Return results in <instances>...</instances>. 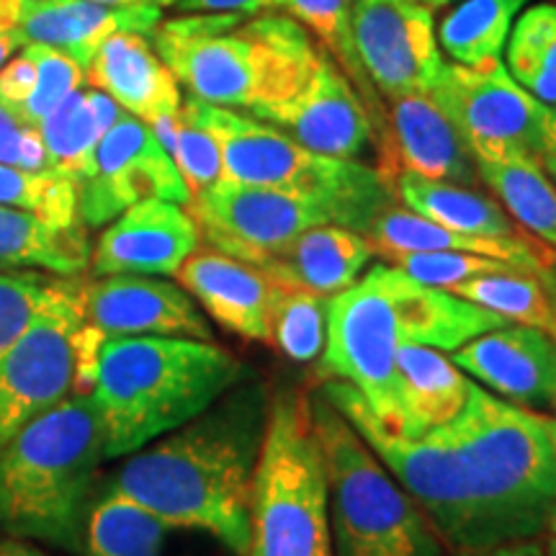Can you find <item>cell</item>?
<instances>
[{
	"mask_svg": "<svg viewBox=\"0 0 556 556\" xmlns=\"http://www.w3.org/2000/svg\"><path fill=\"white\" fill-rule=\"evenodd\" d=\"M319 392L358 430L458 554L531 541L556 507V454L541 415L471 384L467 407L426 435L389 433L364 394L328 379Z\"/></svg>",
	"mask_w": 556,
	"mask_h": 556,
	"instance_id": "1",
	"label": "cell"
},
{
	"mask_svg": "<svg viewBox=\"0 0 556 556\" xmlns=\"http://www.w3.org/2000/svg\"><path fill=\"white\" fill-rule=\"evenodd\" d=\"M270 397L263 387H235L165 441L135 451L111 482L165 528H193L245 556L250 503Z\"/></svg>",
	"mask_w": 556,
	"mask_h": 556,
	"instance_id": "2",
	"label": "cell"
},
{
	"mask_svg": "<svg viewBox=\"0 0 556 556\" xmlns=\"http://www.w3.org/2000/svg\"><path fill=\"white\" fill-rule=\"evenodd\" d=\"M248 379L227 348L197 338H106L88 397L106 458L129 456L204 413Z\"/></svg>",
	"mask_w": 556,
	"mask_h": 556,
	"instance_id": "3",
	"label": "cell"
},
{
	"mask_svg": "<svg viewBox=\"0 0 556 556\" xmlns=\"http://www.w3.org/2000/svg\"><path fill=\"white\" fill-rule=\"evenodd\" d=\"M152 47L191 99L250 114L302 90L323 54L281 11L186 13L160 21Z\"/></svg>",
	"mask_w": 556,
	"mask_h": 556,
	"instance_id": "4",
	"label": "cell"
},
{
	"mask_svg": "<svg viewBox=\"0 0 556 556\" xmlns=\"http://www.w3.org/2000/svg\"><path fill=\"white\" fill-rule=\"evenodd\" d=\"M103 458L93 402L70 392L0 448V528L16 539L83 552L90 486Z\"/></svg>",
	"mask_w": 556,
	"mask_h": 556,
	"instance_id": "5",
	"label": "cell"
},
{
	"mask_svg": "<svg viewBox=\"0 0 556 556\" xmlns=\"http://www.w3.org/2000/svg\"><path fill=\"white\" fill-rule=\"evenodd\" d=\"M338 556H443V539L345 415L312 394Z\"/></svg>",
	"mask_w": 556,
	"mask_h": 556,
	"instance_id": "6",
	"label": "cell"
},
{
	"mask_svg": "<svg viewBox=\"0 0 556 556\" xmlns=\"http://www.w3.org/2000/svg\"><path fill=\"white\" fill-rule=\"evenodd\" d=\"M180 109L214 137L225 180L319 199L338 214L340 225L358 232H366L397 197L379 170L356 160L319 155L255 116L199 99H189Z\"/></svg>",
	"mask_w": 556,
	"mask_h": 556,
	"instance_id": "7",
	"label": "cell"
},
{
	"mask_svg": "<svg viewBox=\"0 0 556 556\" xmlns=\"http://www.w3.org/2000/svg\"><path fill=\"white\" fill-rule=\"evenodd\" d=\"M245 556H332L328 479L307 394L270 397Z\"/></svg>",
	"mask_w": 556,
	"mask_h": 556,
	"instance_id": "8",
	"label": "cell"
},
{
	"mask_svg": "<svg viewBox=\"0 0 556 556\" xmlns=\"http://www.w3.org/2000/svg\"><path fill=\"white\" fill-rule=\"evenodd\" d=\"M400 343L392 266L368 268L356 283L330 296L328 340L319 356V374L356 387L389 433H400Z\"/></svg>",
	"mask_w": 556,
	"mask_h": 556,
	"instance_id": "9",
	"label": "cell"
},
{
	"mask_svg": "<svg viewBox=\"0 0 556 556\" xmlns=\"http://www.w3.org/2000/svg\"><path fill=\"white\" fill-rule=\"evenodd\" d=\"M80 281L60 276L31 323L0 353V448L75 389Z\"/></svg>",
	"mask_w": 556,
	"mask_h": 556,
	"instance_id": "10",
	"label": "cell"
},
{
	"mask_svg": "<svg viewBox=\"0 0 556 556\" xmlns=\"http://www.w3.org/2000/svg\"><path fill=\"white\" fill-rule=\"evenodd\" d=\"M430 96L477 160L539 157L552 106L518 86L503 60L484 65L443 62Z\"/></svg>",
	"mask_w": 556,
	"mask_h": 556,
	"instance_id": "11",
	"label": "cell"
},
{
	"mask_svg": "<svg viewBox=\"0 0 556 556\" xmlns=\"http://www.w3.org/2000/svg\"><path fill=\"white\" fill-rule=\"evenodd\" d=\"M189 206L208 245L253 266L274 261L312 227L340 225L325 201L225 178L191 197Z\"/></svg>",
	"mask_w": 556,
	"mask_h": 556,
	"instance_id": "12",
	"label": "cell"
},
{
	"mask_svg": "<svg viewBox=\"0 0 556 556\" xmlns=\"http://www.w3.org/2000/svg\"><path fill=\"white\" fill-rule=\"evenodd\" d=\"M148 199L191 204V191L150 124L124 111L96 148L90 173L80 180V219L109 225L124 208Z\"/></svg>",
	"mask_w": 556,
	"mask_h": 556,
	"instance_id": "13",
	"label": "cell"
},
{
	"mask_svg": "<svg viewBox=\"0 0 556 556\" xmlns=\"http://www.w3.org/2000/svg\"><path fill=\"white\" fill-rule=\"evenodd\" d=\"M356 52L387 99L430 93L443 70L433 9L420 0H353Z\"/></svg>",
	"mask_w": 556,
	"mask_h": 556,
	"instance_id": "14",
	"label": "cell"
},
{
	"mask_svg": "<svg viewBox=\"0 0 556 556\" xmlns=\"http://www.w3.org/2000/svg\"><path fill=\"white\" fill-rule=\"evenodd\" d=\"M250 116L274 124L319 155L356 160L374 142L371 111L351 86V78L325 50L302 90Z\"/></svg>",
	"mask_w": 556,
	"mask_h": 556,
	"instance_id": "15",
	"label": "cell"
},
{
	"mask_svg": "<svg viewBox=\"0 0 556 556\" xmlns=\"http://www.w3.org/2000/svg\"><path fill=\"white\" fill-rule=\"evenodd\" d=\"M83 323L103 338L212 340L206 317L184 287L157 276H99L80 287Z\"/></svg>",
	"mask_w": 556,
	"mask_h": 556,
	"instance_id": "16",
	"label": "cell"
},
{
	"mask_svg": "<svg viewBox=\"0 0 556 556\" xmlns=\"http://www.w3.org/2000/svg\"><path fill=\"white\" fill-rule=\"evenodd\" d=\"M199 225L176 201L148 199L124 208L90 255L93 276H176L199 250Z\"/></svg>",
	"mask_w": 556,
	"mask_h": 556,
	"instance_id": "17",
	"label": "cell"
},
{
	"mask_svg": "<svg viewBox=\"0 0 556 556\" xmlns=\"http://www.w3.org/2000/svg\"><path fill=\"white\" fill-rule=\"evenodd\" d=\"M389 127L379 142V176L394 189L400 173L475 186L477 157L430 93L389 99Z\"/></svg>",
	"mask_w": 556,
	"mask_h": 556,
	"instance_id": "18",
	"label": "cell"
},
{
	"mask_svg": "<svg viewBox=\"0 0 556 556\" xmlns=\"http://www.w3.org/2000/svg\"><path fill=\"white\" fill-rule=\"evenodd\" d=\"M451 361L520 407H546L556 381V340L531 325L507 323L469 340Z\"/></svg>",
	"mask_w": 556,
	"mask_h": 556,
	"instance_id": "19",
	"label": "cell"
},
{
	"mask_svg": "<svg viewBox=\"0 0 556 556\" xmlns=\"http://www.w3.org/2000/svg\"><path fill=\"white\" fill-rule=\"evenodd\" d=\"M176 276L222 328L255 343H270V317L281 287L261 266L212 248L197 250Z\"/></svg>",
	"mask_w": 556,
	"mask_h": 556,
	"instance_id": "20",
	"label": "cell"
},
{
	"mask_svg": "<svg viewBox=\"0 0 556 556\" xmlns=\"http://www.w3.org/2000/svg\"><path fill=\"white\" fill-rule=\"evenodd\" d=\"M163 21L160 5H109L99 0H26L16 24L24 45H47L86 70L109 37L122 31L152 34Z\"/></svg>",
	"mask_w": 556,
	"mask_h": 556,
	"instance_id": "21",
	"label": "cell"
},
{
	"mask_svg": "<svg viewBox=\"0 0 556 556\" xmlns=\"http://www.w3.org/2000/svg\"><path fill=\"white\" fill-rule=\"evenodd\" d=\"M86 78L150 127L176 116L184 106L176 75L148 41V34L122 31L109 37L88 62Z\"/></svg>",
	"mask_w": 556,
	"mask_h": 556,
	"instance_id": "22",
	"label": "cell"
},
{
	"mask_svg": "<svg viewBox=\"0 0 556 556\" xmlns=\"http://www.w3.org/2000/svg\"><path fill=\"white\" fill-rule=\"evenodd\" d=\"M374 250L384 258L400 253H471L495 258L510 266L531 270L556 268V253L533 240L531 235H513V238H486V235L456 232L441 227L420 214L402 206H387L366 229Z\"/></svg>",
	"mask_w": 556,
	"mask_h": 556,
	"instance_id": "23",
	"label": "cell"
},
{
	"mask_svg": "<svg viewBox=\"0 0 556 556\" xmlns=\"http://www.w3.org/2000/svg\"><path fill=\"white\" fill-rule=\"evenodd\" d=\"M377 250L358 229L343 225H317L302 232L291 245L263 263V270L283 289L336 296L364 276Z\"/></svg>",
	"mask_w": 556,
	"mask_h": 556,
	"instance_id": "24",
	"label": "cell"
},
{
	"mask_svg": "<svg viewBox=\"0 0 556 556\" xmlns=\"http://www.w3.org/2000/svg\"><path fill=\"white\" fill-rule=\"evenodd\" d=\"M392 299L402 343L458 351L469 340L507 325V319L495 312L451 291L426 287L397 266H392Z\"/></svg>",
	"mask_w": 556,
	"mask_h": 556,
	"instance_id": "25",
	"label": "cell"
},
{
	"mask_svg": "<svg viewBox=\"0 0 556 556\" xmlns=\"http://www.w3.org/2000/svg\"><path fill=\"white\" fill-rule=\"evenodd\" d=\"M471 381L454 361L441 351L415 343L397 348V402L400 433L407 438L426 435L446 426L467 407Z\"/></svg>",
	"mask_w": 556,
	"mask_h": 556,
	"instance_id": "26",
	"label": "cell"
},
{
	"mask_svg": "<svg viewBox=\"0 0 556 556\" xmlns=\"http://www.w3.org/2000/svg\"><path fill=\"white\" fill-rule=\"evenodd\" d=\"M124 109L103 90H75L39 124L47 168L80 186L90 173L101 137L114 127Z\"/></svg>",
	"mask_w": 556,
	"mask_h": 556,
	"instance_id": "27",
	"label": "cell"
},
{
	"mask_svg": "<svg viewBox=\"0 0 556 556\" xmlns=\"http://www.w3.org/2000/svg\"><path fill=\"white\" fill-rule=\"evenodd\" d=\"M88 263L83 227L65 229L24 208L0 204V274L50 270L54 276H78Z\"/></svg>",
	"mask_w": 556,
	"mask_h": 556,
	"instance_id": "28",
	"label": "cell"
},
{
	"mask_svg": "<svg viewBox=\"0 0 556 556\" xmlns=\"http://www.w3.org/2000/svg\"><path fill=\"white\" fill-rule=\"evenodd\" d=\"M394 193L409 212L441 227L456 229V232L486 235V238L523 235V229L507 217L500 201L484 197L469 186L426 178L417 173H400L394 178Z\"/></svg>",
	"mask_w": 556,
	"mask_h": 556,
	"instance_id": "29",
	"label": "cell"
},
{
	"mask_svg": "<svg viewBox=\"0 0 556 556\" xmlns=\"http://www.w3.org/2000/svg\"><path fill=\"white\" fill-rule=\"evenodd\" d=\"M477 170L507 217L556 253V186L541 160L533 155L477 160Z\"/></svg>",
	"mask_w": 556,
	"mask_h": 556,
	"instance_id": "30",
	"label": "cell"
},
{
	"mask_svg": "<svg viewBox=\"0 0 556 556\" xmlns=\"http://www.w3.org/2000/svg\"><path fill=\"white\" fill-rule=\"evenodd\" d=\"M451 294L467 299L471 304L495 312L507 323L531 325V328L556 332V299H554V268L531 270L503 266L469 278L451 289Z\"/></svg>",
	"mask_w": 556,
	"mask_h": 556,
	"instance_id": "31",
	"label": "cell"
},
{
	"mask_svg": "<svg viewBox=\"0 0 556 556\" xmlns=\"http://www.w3.org/2000/svg\"><path fill=\"white\" fill-rule=\"evenodd\" d=\"M528 0H462L438 26V41L458 65L503 60L513 24Z\"/></svg>",
	"mask_w": 556,
	"mask_h": 556,
	"instance_id": "32",
	"label": "cell"
},
{
	"mask_svg": "<svg viewBox=\"0 0 556 556\" xmlns=\"http://www.w3.org/2000/svg\"><path fill=\"white\" fill-rule=\"evenodd\" d=\"M505 52V67L518 86L556 109V5L539 3L520 13Z\"/></svg>",
	"mask_w": 556,
	"mask_h": 556,
	"instance_id": "33",
	"label": "cell"
},
{
	"mask_svg": "<svg viewBox=\"0 0 556 556\" xmlns=\"http://www.w3.org/2000/svg\"><path fill=\"white\" fill-rule=\"evenodd\" d=\"M165 528L155 516L109 492L88 516L86 556H160Z\"/></svg>",
	"mask_w": 556,
	"mask_h": 556,
	"instance_id": "34",
	"label": "cell"
},
{
	"mask_svg": "<svg viewBox=\"0 0 556 556\" xmlns=\"http://www.w3.org/2000/svg\"><path fill=\"white\" fill-rule=\"evenodd\" d=\"M351 9L353 0H263V11H281L291 16L304 29L315 34V37L325 45V52L338 62L340 70L356 80L361 93L368 101H374L371 80L366 78L364 67H361L356 39H353V24H351Z\"/></svg>",
	"mask_w": 556,
	"mask_h": 556,
	"instance_id": "35",
	"label": "cell"
},
{
	"mask_svg": "<svg viewBox=\"0 0 556 556\" xmlns=\"http://www.w3.org/2000/svg\"><path fill=\"white\" fill-rule=\"evenodd\" d=\"M0 204L24 208L65 229L83 227L78 184L50 168L31 170L0 163Z\"/></svg>",
	"mask_w": 556,
	"mask_h": 556,
	"instance_id": "36",
	"label": "cell"
},
{
	"mask_svg": "<svg viewBox=\"0 0 556 556\" xmlns=\"http://www.w3.org/2000/svg\"><path fill=\"white\" fill-rule=\"evenodd\" d=\"M330 296L302 289H283L270 317V343L296 364L323 356L328 340Z\"/></svg>",
	"mask_w": 556,
	"mask_h": 556,
	"instance_id": "37",
	"label": "cell"
},
{
	"mask_svg": "<svg viewBox=\"0 0 556 556\" xmlns=\"http://www.w3.org/2000/svg\"><path fill=\"white\" fill-rule=\"evenodd\" d=\"M152 131L163 142V148L170 152L173 163H176L186 186H189L191 197H197L199 191L208 189V186L217 184L222 178V157L217 142L184 109L176 116H170V119L152 124Z\"/></svg>",
	"mask_w": 556,
	"mask_h": 556,
	"instance_id": "38",
	"label": "cell"
},
{
	"mask_svg": "<svg viewBox=\"0 0 556 556\" xmlns=\"http://www.w3.org/2000/svg\"><path fill=\"white\" fill-rule=\"evenodd\" d=\"M26 50H29L34 65H37V86H34V93L29 103H26V109L21 111L18 122L37 129L67 96L80 90L86 70L73 58H67L65 52L54 50V47L26 45Z\"/></svg>",
	"mask_w": 556,
	"mask_h": 556,
	"instance_id": "39",
	"label": "cell"
},
{
	"mask_svg": "<svg viewBox=\"0 0 556 556\" xmlns=\"http://www.w3.org/2000/svg\"><path fill=\"white\" fill-rule=\"evenodd\" d=\"M389 261L415 281L443 291H451L458 283L469 281V278L503 266V261L471 253H400L392 255Z\"/></svg>",
	"mask_w": 556,
	"mask_h": 556,
	"instance_id": "40",
	"label": "cell"
},
{
	"mask_svg": "<svg viewBox=\"0 0 556 556\" xmlns=\"http://www.w3.org/2000/svg\"><path fill=\"white\" fill-rule=\"evenodd\" d=\"M52 281L54 278L39 276L37 270L0 274V353L41 309Z\"/></svg>",
	"mask_w": 556,
	"mask_h": 556,
	"instance_id": "41",
	"label": "cell"
},
{
	"mask_svg": "<svg viewBox=\"0 0 556 556\" xmlns=\"http://www.w3.org/2000/svg\"><path fill=\"white\" fill-rule=\"evenodd\" d=\"M0 163L31 170L47 168V150L39 131L13 119L3 106H0Z\"/></svg>",
	"mask_w": 556,
	"mask_h": 556,
	"instance_id": "42",
	"label": "cell"
},
{
	"mask_svg": "<svg viewBox=\"0 0 556 556\" xmlns=\"http://www.w3.org/2000/svg\"><path fill=\"white\" fill-rule=\"evenodd\" d=\"M184 13H261L263 0H173Z\"/></svg>",
	"mask_w": 556,
	"mask_h": 556,
	"instance_id": "43",
	"label": "cell"
},
{
	"mask_svg": "<svg viewBox=\"0 0 556 556\" xmlns=\"http://www.w3.org/2000/svg\"><path fill=\"white\" fill-rule=\"evenodd\" d=\"M539 160H541V165H544V170L548 173V178H552L556 186V109H552V114H548V119H546Z\"/></svg>",
	"mask_w": 556,
	"mask_h": 556,
	"instance_id": "44",
	"label": "cell"
},
{
	"mask_svg": "<svg viewBox=\"0 0 556 556\" xmlns=\"http://www.w3.org/2000/svg\"><path fill=\"white\" fill-rule=\"evenodd\" d=\"M479 556H546V548L536 544V541H516V544H505L492 548V552H482Z\"/></svg>",
	"mask_w": 556,
	"mask_h": 556,
	"instance_id": "45",
	"label": "cell"
},
{
	"mask_svg": "<svg viewBox=\"0 0 556 556\" xmlns=\"http://www.w3.org/2000/svg\"><path fill=\"white\" fill-rule=\"evenodd\" d=\"M26 0H0V31L16 29Z\"/></svg>",
	"mask_w": 556,
	"mask_h": 556,
	"instance_id": "46",
	"label": "cell"
},
{
	"mask_svg": "<svg viewBox=\"0 0 556 556\" xmlns=\"http://www.w3.org/2000/svg\"><path fill=\"white\" fill-rule=\"evenodd\" d=\"M0 556H45L24 541H0Z\"/></svg>",
	"mask_w": 556,
	"mask_h": 556,
	"instance_id": "47",
	"label": "cell"
},
{
	"mask_svg": "<svg viewBox=\"0 0 556 556\" xmlns=\"http://www.w3.org/2000/svg\"><path fill=\"white\" fill-rule=\"evenodd\" d=\"M21 47L16 31H0V67L11 60V54Z\"/></svg>",
	"mask_w": 556,
	"mask_h": 556,
	"instance_id": "48",
	"label": "cell"
},
{
	"mask_svg": "<svg viewBox=\"0 0 556 556\" xmlns=\"http://www.w3.org/2000/svg\"><path fill=\"white\" fill-rule=\"evenodd\" d=\"M99 3H109V5H139V3H148V5H170L173 0H99Z\"/></svg>",
	"mask_w": 556,
	"mask_h": 556,
	"instance_id": "49",
	"label": "cell"
},
{
	"mask_svg": "<svg viewBox=\"0 0 556 556\" xmlns=\"http://www.w3.org/2000/svg\"><path fill=\"white\" fill-rule=\"evenodd\" d=\"M541 422H544V430H546L548 441H552L554 454H556V420H554V417H541Z\"/></svg>",
	"mask_w": 556,
	"mask_h": 556,
	"instance_id": "50",
	"label": "cell"
},
{
	"mask_svg": "<svg viewBox=\"0 0 556 556\" xmlns=\"http://www.w3.org/2000/svg\"><path fill=\"white\" fill-rule=\"evenodd\" d=\"M548 531H552V536L556 539V507H554V513H552V518H548Z\"/></svg>",
	"mask_w": 556,
	"mask_h": 556,
	"instance_id": "51",
	"label": "cell"
},
{
	"mask_svg": "<svg viewBox=\"0 0 556 556\" xmlns=\"http://www.w3.org/2000/svg\"><path fill=\"white\" fill-rule=\"evenodd\" d=\"M420 3H426V5H430V9H435V5H448L451 0H420Z\"/></svg>",
	"mask_w": 556,
	"mask_h": 556,
	"instance_id": "52",
	"label": "cell"
},
{
	"mask_svg": "<svg viewBox=\"0 0 556 556\" xmlns=\"http://www.w3.org/2000/svg\"><path fill=\"white\" fill-rule=\"evenodd\" d=\"M546 556H556V539L552 536V541L546 544Z\"/></svg>",
	"mask_w": 556,
	"mask_h": 556,
	"instance_id": "53",
	"label": "cell"
},
{
	"mask_svg": "<svg viewBox=\"0 0 556 556\" xmlns=\"http://www.w3.org/2000/svg\"><path fill=\"white\" fill-rule=\"evenodd\" d=\"M554 340H556V332H554ZM548 405L554 407V413H556V381H554V392H552V402H548Z\"/></svg>",
	"mask_w": 556,
	"mask_h": 556,
	"instance_id": "54",
	"label": "cell"
},
{
	"mask_svg": "<svg viewBox=\"0 0 556 556\" xmlns=\"http://www.w3.org/2000/svg\"><path fill=\"white\" fill-rule=\"evenodd\" d=\"M554 299H556V268H554Z\"/></svg>",
	"mask_w": 556,
	"mask_h": 556,
	"instance_id": "55",
	"label": "cell"
},
{
	"mask_svg": "<svg viewBox=\"0 0 556 556\" xmlns=\"http://www.w3.org/2000/svg\"><path fill=\"white\" fill-rule=\"evenodd\" d=\"M462 556H479V554H462Z\"/></svg>",
	"mask_w": 556,
	"mask_h": 556,
	"instance_id": "56",
	"label": "cell"
}]
</instances>
